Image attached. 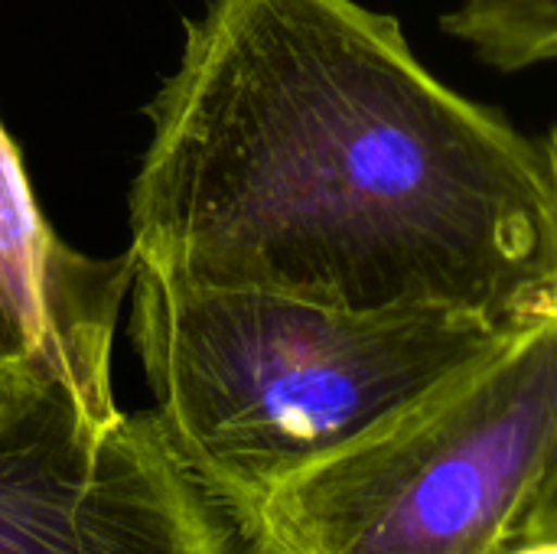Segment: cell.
Returning a JSON list of instances; mask_svg holds the SVG:
<instances>
[{"instance_id": "2", "label": "cell", "mask_w": 557, "mask_h": 554, "mask_svg": "<svg viewBox=\"0 0 557 554\" xmlns=\"http://www.w3.org/2000/svg\"><path fill=\"white\" fill-rule=\"evenodd\" d=\"M131 307L160 428L235 519L519 330L450 307L346 310L196 287L140 264Z\"/></svg>"}, {"instance_id": "7", "label": "cell", "mask_w": 557, "mask_h": 554, "mask_svg": "<svg viewBox=\"0 0 557 554\" xmlns=\"http://www.w3.org/2000/svg\"><path fill=\"white\" fill-rule=\"evenodd\" d=\"M52 376H42L33 366V359L23 353V346L13 340V333L0 320V408L23 398V395H29L33 389H39Z\"/></svg>"}, {"instance_id": "6", "label": "cell", "mask_w": 557, "mask_h": 554, "mask_svg": "<svg viewBox=\"0 0 557 554\" xmlns=\"http://www.w3.org/2000/svg\"><path fill=\"white\" fill-rule=\"evenodd\" d=\"M441 23L503 72L557 62V0H454Z\"/></svg>"}, {"instance_id": "5", "label": "cell", "mask_w": 557, "mask_h": 554, "mask_svg": "<svg viewBox=\"0 0 557 554\" xmlns=\"http://www.w3.org/2000/svg\"><path fill=\"white\" fill-rule=\"evenodd\" d=\"M131 284V251L91 261L46 225L20 153L0 127V320L42 376L98 408H117L111 343Z\"/></svg>"}, {"instance_id": "3", "label": "cell", "mask_w": 557, "mask_h": 554, "mask_svg": "<svg viewBox=\"0 0 557 554\" xmlns=\"http://www.w3.org/2000/svg\"><path fill=\"white\" fill-rule=\"evenodd\" d=\"M557 470V310L290 473L238 526L251 554H509Z\"/></svg>"}, {"instance_id": "1", "label": "cell", "mask_w": 557, "mask_h": 554, "mask_svg": "<svg viewBox=\"0 0 557 554\" xmlns=\"http://www.w3.org/2000/svg\"><path fill=\"white\" fill-rule=\"evenodd\" d=\"M134 264L346 310H557L548 147L359 0H209L150 104Z\"/></svg>"}, {"instance_id": "8", "label": "cell", "mask_w": 557, "mask_h": 554, "mask_svg": "<svg viewBox=\"0 0 557 554\" xmlns=\"http://www.w3.org/2000/svg\"><path fill=\"white\" fill-rule=\"evenodd\" d=\"M545 147H548V157H552L557 173V131L548 134ZM529 542H557V470L555 477L548 480L542 500L535 503L529 526H525V542L522 545H529Z\"/></svg>"}, {"instance_id": "9", "label": "cell", "mask_w": 557, "mask_h": 554, "mask_svg": "<svg viewBox=\"0 0 557 554\" xmlns=\"http://www.w3.org/2000/svg\"><path fill=\"white\" fill-rule=\"evenodd\" d=\"M509 554H557V542H529V545H519Z\"/></svg>"}, {"instance_id": "4", "label": "cell", "mask_w": 557, "mask_h": 554, "mask_svg": "<svg viewBox=\"0 0 557 554\" xmlns=\"http://www.w3.org/2000/svg\"><path fill=\"white\" fill-rule=\"evenodd\" d=\"M0 554H251L157 411L49 379L0 408Z\"/></svg>"}]
</instances>
